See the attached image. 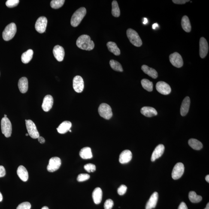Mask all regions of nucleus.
<instances>
[{"instance_id":"obj_1","label":"nucleus","mask_w":209,"mask_h":209,"mask_svg":"<svg viewBox=\"0 0 209 209\" xmlns=\"http://www.w3.org/2000/svg\"><path fill=\"white\" fill-rule=\"evenodd\" d=\"M77 45L82 50L89 51L93 50L95 47V44L91 40L90 37L86 35L80 36L77 38Z\"/></svg>"},{"instance_id":"obj_2","label":"nucleus","mask_w":209,"mask_h":209,"mask_svg":"<svg viewBox=\"0 0 209 209\" xmlns=\"http://www.w3.org/2000/svg\"><path fill=\"white\" fill-rule=\"evenodd\" d=\"M86 10L85 7H81L76 10L72 16L71 20L72 26L74 27L78 26L86 15Z\"/></svg>"},{"instance_id":"obj_3","label":"nucleus","mask_w":209,"mask_h":209,"mask_svg":"<svg viewBox=\"0 0 209 209\" xmlns=\"http://www.w3.org/2000/svg\"><path fill=\"white\" fill-rule=\"evenodd\" d=\"M17 31L16 26L14 23H12L7 25L2 33V37L4 40L8 41L11 40Z\"/></svg>"},{"instance_id":"obj_4","label":"nucleus","mask_w":209,"mask_h":209,"mask_svg":"<svg viewBox=\"0 0 209 209\" xmlns=\"http://www.w3.org/2000/svg\"><path fill=\"white\" fill-rule=\"evenodd\" d=\"M127 35L131 44L137 47L142 45V41L138 33L134 30L129 28L127 30Z\"/></svg>"},{"instance_id":"obj_5","label":"nucleus","mask_w":209,"mask_h":209,"mask_svg":"<svg viewBox=\"0 0 209 209\" xmlns=\"http://www.w3.org/2000/svg\"><path fill=\"white\" fill-rule=\"evenodd\" d=\"M98 112L101 117L107 120L110 119L113 116L111 107L108 104L105 103L100 104Z\"/></svg>"},{"instance_id":"obj_6","label":"nucleus","mask_w":209,"mask_h":209,"mask_svg":"<svg viewBox=\"0 0 209 209\" xmlns=\"http://www.w3.org/2000/svg\"><path fill=\"white\" fill-rule=\"evenodd\" d=\"M1 128L2 133L6 137L9 138L11 136L12 128L11 122L8 118H2L1 121Z\"/></svg>"},{"instance_id":"obj_7","label":"nucleus","mask_w":209,"mask_h":209,"mask_svg":"<svg viewBox=\"0 0 209 209\" xmlns=\"http://www.w3.org/2000/svg\"><path fill=\"white\" fill-rule=\"evenodd\" d=\"M25 122L26 129L30 136L33 139L38 138L40 135L35 124L31 120H26Z\"/></svg>"},{"instance_id":"obj_8","label":"nucleus","mask_w":209,"mask_h":209,"mask_svg":"<svg viewBox=\"0 0 209 209\" xmlns=\"http://www.w3.org/2000/svg\"><path fill=\"white\" fill-rule=\"evenodd\" d=\"M61 165V161L58 157H53L49 160L47 166V171L50 172H53L59 169Z\"/></svg>"},{"instance_id":"obj_9","label":"nucleus","mask_w":209,"mask_h":209,"mask_svg":"<svg viewBox=\"0 0 209 209\" xmlns=\"http://www.w3.org/2000/svg\"><path fill=\"white\" fill-rule=\"evenodd\" d=\"M170 62L173 65L177 68H181L183 66V62L181 55L178 52H175L170 55Z\"/></svg>"},{"instance_id":"obj_10","label":"nucleus","mask_w":209,"mask_h":209,"mask_svg":"<svg viewBox=\"0 0 209 209\" xmlns=\"http://www.w3.org/2000/svg\"><path fill=\"white\" fill-rule=\"evenodd\" d=\"M184 171V165L182 163H178L173 168L172 177L174 180L180 178L183 175Z\"/></svg>"},{"instance_id":"obj_11","label":"nucleus","mask_w":209,"mask_h":209,"mask_svg":"<svg viewBox=\"0 0 209 209\" xmlns=\"http://www.w3.org/2000/svg\"><path fill=\"white\" fill-rule=\"evenodd\" d=\"M47 24V18L44 16H41L37 19L35 25L36 30L40 34L45 32Z\"/></svg>"},{"instance_id":"obj_12","label":"nucleus","mask_w":209,"mask_h":209,"mask_svg":"<svg viewBox=\"0 0 209 209\" xmlns=\"http://www.w3.org/2000/svg\"><path fill=\"white\" fill-rule=\"evenodd\" d=\"M73 87L76 92L80 93L83 92L84 88L83 79L80 76H76L73 80Z\"/></svg>"},{"instance_id":"obj_13","label":"nucleus","mask_w":209,"mask_h":209,"mask_svg":"<svg viewBox=\"0 0 209 209\" xmlns=\"http://www.w3.org/2000/svg\"><path fill=\"white\" fill-rule=\"evenodd\" d=\"M156 88L158 92L163 95H168L171 92V89L169 85L164 81L158 82L156 83Z\"/></svg>"},{"instance_id":"obj_14","label":"nucleus","mask_w":209,"mask_h":209,"mask_svg":"<svg viewBox=\"0 0 209 209\" xmlns=\"http://www.w3.org/2000/svg\"><path fill=\"white\" fill-rule=\"evenodd\" d=\"M209 47L207 40L204 37H201L199 41V55L202 59L207 56L208 53Z\"/></svg>"},{"instance_id":"obj_15","label":"nucleus","mask_w":209,"mask_h":209,"mask_svg":"<svg viewBox=\"0 0 209 209\" xmlns=\"http://www.w3.org/2000/svg\"><path fill=\"white\" fill-rule=\"evenodd\" d=\"M53 54L54 57L58 61L61 62L63 60L65 56V51L62 46L57 45L53 48Z\"/></svg>"},{"instance_id":"obj_16","label":"nucleus","mask_w":209,"mask_h":209,"mask_svg":"<svg viewBox=\"0 0 209 209\" xmlns=\"http://www.w3.org/2000/svg\"><path fill=\"white\" fill-rule=\"evenodd\" d=\"M53 97L50 95H47L45 97L41 107L45 112H48L52 108L53 105Z\"/></svg>"},{"instance_id":"obj_17","label":"nucleus","mask_w":209,"mask_h":209,"mask_svg":"<svg viewBox=\"0 0 209 209\" xmlns=\"http://www.w3.org/2000/svg\"><path fill=\"white\" fill-rule=\"evenodd\" d=\"M132 159V153L129 150H125L122 152L119 156V161L121 164L128 163Z\"/></svg>"},{"instance_id":"obj_18","label":"nucleus","mask_w":209,"mask_h":209,"mask_svg":"<svg viewBox=\"0 0 209 209\" xmlns=\"http://www.w3.org/2000/svg\"><path fill=\"white\" fill-rule=\"evenodd\" d=\"M165 150V146L163 144H160L156 146L152 155L151 160L154 162L157 159L162 156Z\"/></svg>"},{"instance_id":"obj_19","label":"nucleus","mask_w":209,"mask_h":209,"mask_svg":"<svg viewBox=\"0 0 209 209\" xmlns=\"http://www.w3.org/2000/svg\"><path fill=\"white\" fill-rule=\"evenodd\" d=\"M158 198H159V194L158 192H154L146 204V209H152L155 208L158 202Z\"/></svg>"},{"instance_id":"obj_20","label":"nucleus","mask_w":209,"mask_h":209,"mask_svg":"<svg viewBox=\"0 0 209 209\" xmlns=\"http://www.w3.org/2000/svg\"><path fill=\"white\" fill-rule=\"evenodd\" d=\"M190 103L189 97H187L183 99L180 107V114L182 116H184L187 114L190 107Z\"/></svg>"},{"instance_id":"obj_21","label":"nucleus","mask_w":209,"mask_h":209,"mask_svg":"<svg viewBox=\"0 0 209 209\" xmlns=\"http://www.w3.org/2000/svg\"><path fill=\"white\" fill-rule=\"evenodd\" d=\"M141 112L146 117H152L156 116L158 113L156 110L153 107H143L141 109Z\"/></svg>"},{"instance_id":"obj_22","label":"nucleus","mask_w":209,"mask_h":209,"mask_svg":"<svg viewBox=\"0 0 209 209\" xmlns=\"http://www.w3.org/2000/svg\"><path fill=\"white\" fill-rule=\"evenodd\" d=\"M92 197L94 202L97 204L101 202L102 198V191L101 188H95L92 193Z\"/></svg>"},{"instance_id":"obj_23","label":"nucleus","mask_w":209,"mask_h":209,"mask_svg":"<svg viewBox=\"0 0 209 209\" xmlns=\"http://www.w3.org/2000/svg\"><path fill=\"white\" fill-rule=\"evenodd\" d=\"M17 173L19 178L24 182L27 181L28 179V173L27 170L23 166L20 165L18 167Z\"/></svg>"},{"instance_id":"obj_24","label":"nucleus","mask_w":209,"mask_h":209,"mask_svg":"<svg viewBox=\"0 0 209 209\" xmlns=\"http://www.w3.org/2000/svg\"><path fill=\"white\" fill-rule=\"evenodd\" d=\"M19 91L22 93H26L28 88V83L27 78L26 77H22L19 79L18 83Z\"/></svg>"},{"instance_id":"obj_25","label":"nucleus","mask_w":209,"mask_h":209,"mask_svg":"<svg viewBox=\"0 0 209 209\" xmlns=\"http://www.w3.org/2000/svg\"><path fill=\"white\" fill-rule=\"evenodd\" d=\"M72 126L71 122L69 121H65L62 122L57 128L58 132L60 134H63L69 131Z\"/></svg>"},{"instance_id":"obj_26","label":"nucleus","mask_w":209,"mask_h":209,"mask_svg":"<svg viewBox=\"0 0 209 209\" xmlns=\"http://www.w3.org/2000/svg\"><path fill=\"white\" fill-rule=\"evenodd\" d=\"M141 69L145 74H148L152 78L156 79L158 77L157 72L153 68H150L146 65H143L141 67Z\"/></svg>"},{"instance_id":"obj_27","label":"nucleus","mask_w":209,"mask_h":209,"mask_svg":"<svg viewBox=\"0 0 209 209\" xmlns=\"http://www.w3.org/2000/svg\"><path fill=\"white\" fill-rule=\"evenodd\" d=\"M80 155L84 159H92L93 155L90 148L86 147L81 149L80 152Z\"/></svg>"},{"instance_id":"obj_28","label":"nucleus","mask_w":209,"mask_h":209,"mask_svg":"<svg viewBox=\"0 0 209 209\" xmlns=\"http://www.w3.org/2000/svg\"><path fill=\"white\" fill-rule=\"evenodd\" d=\"M34 51L32 49H29L23 53L21 59L24 64H27L32 59L33 56Z\"/></svg>"},{"instance_id":"obj_29","label":"nucleus","mask_w":209,"mask_h":209,"mask_svg":"<svg viewBox=\"0 0 209 209\" xmlns=\"http://www.w3.org/2000/svg\"><path fill=\"white\" fill-rule=\"evenodd\" d=\"M182 28L186 32H190L191 30V23L189 18L187 16H183L182 19Z\"/></svg>"},{"instance_id":"obj_30","label":"nucleus","mask_w":209,"mask_h":209,"mask_svg":"<svg viewBox=\"0 0 209 209\" xmlns=\"http://www.w3.org/2000/svg\"><path fill=\"white\" fill-rule=\"evenodd\" d=\"M107 45L108 50L116 56H119L120 54V49L117 47L116 43L112 41H109L107 43Z\"/></svg>"},{"instance_id":"obj_31","label":"nucleus","mask_w":209,"mask_h":209,"mask_svg":"<svg viewBox=\"0 0 209 209\" xmlns=\"http://www.w3.org/2000/svg\"><path fill=\"white\" fill-rule=\"evenodd\" d=\"M188 143H189V145L194 150H200L203 147L202 143L200 141L195 139H191L189 140Z\"/></svg>"},{"instance_id":"obj_32","label":"nucleus","mask_w":209,"mask_h":209,"mask_svg":"<svg viewBox=\"0 0 209 209\" xmlns=\"http://www.w3.org/2000/svg\"><path fill=\"white\" fill-rule=\"evenodd\" d=\"M142 86L148 92H152L153 89V84L147 79H144L141 80Z\"/></svg>"},{"instance_id":"obj_33","label":"nucleus","mask_w":209,"mask_h":209,"mask_svg":"<svg viewBox=\"0 0 209 209\" xmlns=\"http://www.w3.org/2000/svg\"><path fill=\"white\" fill-rule=\"evenodd\" d=\"M189 198L192 203H198L202 200V197L201 195H197L195 191H191L189 194Z\"/></svg>"},{"instance_id":"obj_34","label":"nucleus","mask_w":209,"mask_h":209,"mask_svg":"<svg viewBox=\"0 0 209 209\" xmlns=\"http://www.w3.org/2000/svg\"><path fill=\"white\" fill-rule=\"evenodd\" d=\"M112 13L115 17H119L120 15V10L117 1L112 2Z\"/></svg>"},{"instance_id":"obj_35","label":"nucleus","mask_w":209,"mask_h":209,"mask_svg":"<svg viewBox=\"0 0 209 209\" xmlns=\"http://www.w3.org/2000/svg\"><path fill=\"white\" fill-rule=\"evenodd\" d=\"M110 65L111 68L114 71L118 72L123 71L121 65L117 61L114 60H111L110 61Z\"/></svg>"},{"instance_id":"obj_36","label":"nucleus","mask_w":209,"mask_h":209,"mask_svg":"<svg viewBox=\"0 0 209 209\" xmlns=\"http://www.w3.org/2000/svg\"><path fill=\"white\" fill-rule=\"evenodd\" d=\"M65 0H53L50 2V6L52 8L57 9L60 8L64 5Z\"/></svg>"},{"instance_id":"obj_37","label":"nucleus","mask_w":209,"mask_h":209,"mask_svg":"<svg viewBox=\"0 0 209 209\" xmlns=\"http://www.w3.org/2000/svg\"><path fill=\"white\" fill-rule=\"evenodd\" d=\"M19 2V0H8L6 2V4L7 7L12 8L17 6Z\"/></svg>"},{"instance_id":"obj_38","label":"nucleus","mask_w":209,"mask_h":209,"mask_svg":"<svg viewBox=\"0 0 209 209\" xmlns=\"http://www.w3.org/2000/svg\"><path fill=\"white\" fill-rule=\"evenodd\" d=\"M85 169L88 172H93L96 171V166L92 164H88L84 166Z\"/></svg>"},{"instance_id":"obj_39","label":"nucleus","mask_w":209,"mask_h":209,"mask_svg":"<svg viewBox=\"0 0 209 209\" xmlns=\"http://www.w3.org/2000/svg\"><path fill=\"white\" fill-rule=\"evenodd\" d=\"M89 178H90V175L89 174H81L79 175L77 179L78 182H83L89 179Z\"/></svg>"},{"instance_id":"obj_40","label":"nucleus","mask_w":209,"mask_h":209,"mask_svg":"<svg viewBox=\"0 0 209 209\" xmlns=\"http://www.w3.org/2000/svg\"><path fill=\"white\" fill-rule=\"evenodd\" d=\"M31 205L29 202H25L19 204L16 209H30Z\"/></svg>"},{"instance_id":"obj_41","label":"nucleus","mask_w":209,"mask_h":209,"mask_svg":"<svg viewBox=\"0 0 209 209\" xmlns=\"http://www.w3.org/2000/svg\"><path fill=\"white\" fill-rule=\"evenodd\" d=\"M113 202L111 199H107L104 203V209H111L113 206Z\"/></svg>"},{"instance_id":"obj_42","label":"nucleus","mask_w":209,"mask_h":209,"mask_svg":"<svg viewBox=\"0 0 209 209\" xmlns=\"http://www.w3.org/2000/svg\"><path fill=\"white\" fill-rule=\"evenodd\" d=\"M127 190V187L124 185H122L119 187L117 189V192L119 195H124Z\"/></svg>"},{"instance_id":"obj_43","label":"nucleus","mask_w":209,"mask_h":209,"mask_svg":"<svg viewBox=\"0 0 209 209\" xmlns=\"http://www.w3.org/2000/svg\"><path fill=\"white\" fill-rule=\"evenodd\" d=\"M189 0H173L172 2L177 4H185L186 2H189Z\"/></svg>"},{"instance_id":"obj_44","label":"nucleus","mask_w":209,"mask_h":209,"mask_svg":"<svg viewBox=\"0 0 209 209\" xmlns=\"http://www.w3.org/2000/svg\"><path fill=\"white\" fill-rule=\"evenodd\" d=\"M6 172L5 168L2 165H0V177H4L6 175Z\"/></svg>"},{"instance_id":"obj_45","label":"nucleus","mask_w":209,"mask_h":209,"mask_svg":"<svg viewBox=\"0 0 209 209\" xmlns=\"http://www.w3.org/2000/svg\"><path fill=\"white\" fill-rule=\"evenodd\" d=\"M178 209H188L187 206L184 202H182L180 204Z\"/></svg>"},{"instance_id":"obj_46","label":"nucleus","mask_w":209,"mask_h":209,"mask_svg":"<svg viewBox=\"0 0 209 209\" xmlns=\"http://www.w3.org/2000/svg\"><path fill=\"white\" fill-rule=\"evenodd\" d=\"M38 141L41 144H44L45 142V140L41 136H39L38 138Z\"/></svg>"},{"instance_id":"obj_47","label":"nucleus","mask_w":209,"mask_h":209,"mask_svg":"<svg viewBox=\"0 0 209 209\" xmlns=\"http://www.w3.org/2000/svg\"><path fill=\"white\" fill-rule=\"evenodd\" d=\"M159 26V25L157 24V23H154V24L153 25V26H152V28H153V29H155V28L157 27H158Z\"/></svg>"},{"instance_id":"obj_48","label":"nucleus","mask_w":209,"mask_h":209,"mask_svg":"<svg viewBox=\"0 0 209 209\" xmlns=\"http://www.w3.org/2000/svg\"><path fill=\"white\" fill-rule=\"evenodd\" d=\"M144 21H143V23L144 24H147L148 23V19L146 18H144Z\"/></svg>"},{"instance_id":"obj_49","label":"nucleus","mask_w":209,"mask_h":209,"mask_svg":"<svg viewBox=\"0 0 209 209\" xmlns=\"http://www.w3.org/2000/svg\"><path fill=\"white\" fill-rule=\"evenodd\" d=\"M205 179L206 181H207V183H209V175H207L205 177Z\"/></svg>"},{"instance_id":"obj_50","label":"nucleus","mask_w":209,"mask_h":209,"mask_svg":"<svg viewBox=\"0 0 209 209\" xmlns=\"http://www.w3.org/2000/svg\"><path fill=\"white\" fill-rule=\"evenodd\" d=\"M2 199H3L2 195V194L1 193V192H0V202L2 201Z\"/></svg>"},{"instance_id":"obj_51","label":"nucleus","mask_w":209,"mask_h":209,"mask_svg":"<svg viewBox=\"0 0 209 209\" xmlns=\"http://www.w3.org/2000/svg\"><path fill=\"white\" fill-rule=\"evenodd\" d=\"M204 209H209V203H208L207 204V206H206V207H205V208Z\"/></svg>"},{"instance_id":"obj_52","label":"nucleus","mask_w":209,"mask_h":209,"mask_svg":"<svg viewBox=\"0 0 209 209\" xmlns=\"http://www.w3.org/2000/svg\"><path fill=\"white\" fill-rule=\"evenodd\" d=\"M41 209H49V208H48V207H42Z\"/></svg>"},{"instance_id":"obj_53","label":"nucleus","mask_w":209,"mask_h":209,"mask_svg":"<svg viewBox=\"0 0 209 209\" xmlns=\"http://www.w3.org/2000/svg\"><path fill=\"white\" fill-rule=\"evenodd\" d=\"M4 117H7V116L6 115V114L4 115Z\"/></svg>"},{"instance_id":"obj_54","label":"nucleus","mask_w":209,"mask_h":209,"mask_svg":"<svg viewBox=\"0 0 209 209\" xmlns=\"http://www.w3.org/2000/svg\"><path fill=\"white\" fill-rule=\"evenodd\" d=\"M28 135H29V134H28V133L26 134V136H28Z\"/></svg>"},{"instance_id":"obj_55","label":"nucleus","mask_w":209,"mask_h":209,"mask_svg":"<svg viewBox=\"0 0 209 209\" xmlns=\"http://www.w3.org/2000/svg\"><path fill=\"white\" fill-rule=\"evenodd\" d=\"M69 131H70V132H71V130H69Z\"/></svg>"}]
</instances>
